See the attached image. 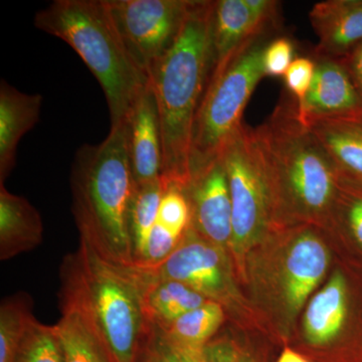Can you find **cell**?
I'll list each match as a JSON object with an SVG mask.
<instances>
[{"mask_svg": "<svg viewBox=\"0 0 362 362\" xmlns=\"http://www.w3.org/2000/svg\"><path fill=\"white\" fill-rule=\"evenodd\" d=\"M216 1L192 0L175 45L149 73L160 121L168 187L190 185V146L195 117L213 68L211 28Z\"/></svg>", "mask_w": 362, "mask_h": 362, "instance_id": "1", "label": "cell"}, {"mask_svg": "<svg viewBox=\"0 0 362 362\" xmlns=\"http://www.w3.org/2000/svg\"><path fill=\"white\" fill-rule=\"evenodd\" d=\"M71 188L80 240L111 265L132 269L135 257L129 211L136 182L128 152L127 123L111 128L100 144L78 150Z\"/></svg>", "mask_w": 362, "mask_h": 362, "instance_id": "2", "label": "cell"}, {"mask_svg": "<svg viewBox=\"0 0 362 362\" xmlns=\"http://www.w3.org/2000/svg\"><path fill=\"white\" fill-rule=\"evenodd\" d=\"M61 310L76 312L113 362H134L146 325L139 283L129 269L104 261L80 240L59 269Z\"/></svg>", "mask_w": 362, "mask_h": 362, "instance_id": "3", "label": "cell"}, {"mask_svg": "<svg viewBox=\"0 0 362 362\" xmlns=\"http://www.w3.org/2000/svg\"><path fill=\"white\" fill-rule=\"evenodd\" d=\"M37 30L64 40L101 86L111 128L127 122L149 78L126 49L105 0H56L35 16Z\"/></svg>", "mask_w": 362, "mask_h": 362, "instance_id": "4", "label": "cell"}, {"mask_svg": "<svg viewBox=\"0 0 362 362\" xmlns=\"http://www.w3.org/2000/svg\"><path fill=\"white\" fill-rule=\"evenodd\" d=\"M252 135L274 202L279 199L310 218L327 213L337 194L339 171L300 120L294 100L281 102Z\"/></svg>", "mask_w": 362, "mask_h": 362, "instance_id": "5", "label": "cell"}, {"mask_svg": "<svg viewBox=\"0 0 362 362\" xmlns=\"http://www.w3.org/2000/svg\"><path fill=\"white\" fill-rule=\"evenodd\" d=\"M265 33L245 47L225 70L211 78L195 117L189 170L195 176L221 159L230 138L243 125L242 116L264 73ZM190 180V182H192Z\"/></svg>", "mask_w": 362, "mask_h": 362, "instance_id": "6", "label": "cell"}, {"mask_svg": "<svg viewBox=\"0 0 362 362\" xmlns=\"http://www.w3.org/2000/svg\"><path fill=\"white\" fill-rule=\"evenodd\" d=\"M232 202L233 252L239 256L271 218L273 197L259 160L252 129L240 126L221 156Z\"/></svg>", "mask_w": 362, "mask_h": 362, "instance_id": "7", "label": "cell"}, {"mask_svg": "<svg viewBox=\"0 0 362 362\" xmlns=\"http://www.w3.org/2000/svg\"><path fill=\"white\" fill-rule=\"evenodd\" d=\"M190 1L105 0L126 49L148 77L154 66L175 45Z\"/></svg>", "mask_w": 362, "mask_h": 362, "instance_id": "8", "label": "cell"}, {"mask_svg": "<svg viewBox=\"0 0 362 362\" xmlns=\"http://www.w3.org/2000/svg\"><path fill=\"white\" fill-rule=\"evenodd\" d=\"M131 270L152 280L177 281L218 303L228 293V273L220 247L199 238L190 225L168 259L157 265L135 266Z\"/></svg>", "mask_w": 362, "mask_h": 362, "instance_id": "9", "label": "cell"}, {"mask_svg": "<svg viewBox=\"0 0 362 362\" xmlns=\"http://www.w3.org/2000/svg\"><path fill=\"white\" fill-rule=\"evenodd\" d=\"M195 232L214 246L232 243L233 214L230 188L223 160L218 159L195 176L185 190Z\"/></svg>", "mask_w": 362, "mask_h": 362, "instance_id": "10", "label": "cell"}, {"mask_svg": "<svg viewBox=\"0 0 362 362\" xmlns=\"http://www.w3.org/2000/svg\"><path fill=\"white\" fill-rule=\"evenodd\" d=\"M298 116L304 124L314 119L362 117L361 97L340 59L316 56L313 82Z\"/></svg>", "mask_w": 362, "mask_h": 362, "instance_id": "11", "label": "cell"}, {"mask_svg": "<svg viewBox=\"0 0 362 362\" xmlns=\"http://www.w3.org/2000/svg\"><path fill=\"white\" fill-rule=\"evenodd\" d=\"M134 362H258L251 352L228 333L214 335L199 345L183 344L166 337L146 320Z\"/></svg>", "mask_w": 362, "mask_h": 362, "instance_id": "12", "label": "cell"}, {"mask_svg": "<svg viewBox=\"0 0 362 362\" xmlns=\"http://www.w3.org/2000/svg\"><path fill=\"white\" fill-rule=\"evenodd\" d=\"M126 123L128 152L136 185L159 180L163 168V147L158 109L150 85L138 100Z\"/></svg>", "mask_w": 362, "mask_h": 362, "instance_id": "13", "label": "cell"}, {"mask_svg": "<svg viewBox=\"0 0 362 362\" xmlns=\"http://www.w3.org/2000/svg\"><path fill=\"white\" fill-rule=\"evenodd\" d=\"M309 18L319 40L317 57L342 59L362 42V0H327Z\"/></svg>", "mask_w": 362, "mask_h": 362, "instance_id": "14", "label": "cell"}, {"mask_svg": "<svg viewBox=\"0 0 362 362\" xmlns=\"http://www.w3.org/2000/svg\"><path fill=\"white\" fill-rule=\"evenodd\" d=\"M264 33L252 20L246 0L216 1L211 28L213 68L209 81L225 70L245 47Z\"/></svg>", "mask_w": 362, "mask_h": 362, "instance_id": "15", "label": "cell"}, {"mask_svg": "<svg viewBox=\"0 0 362 362\" xmlns=\"http://www.w3.org/2000/svg\"><path fill=\"white\" fill-rule=\"evenodd\" d=\"M328 267V252L315 233H301L293 243L285 263V296L292 312L299 311Z\"/></svg>", "mask_w": 362, "mask_h": 362, "instance_id": "16", "label": "cell"}, {"mask_svg": "<svg viewBox=\"0 0 362 362\" xmlns=\"http://www.w3.org/2000/svg\"><path fill=\"white\" fill-rule=\"evenodd\" d=\"M42 97L21 93L6 82L0 85V183L11 175L23 136L39 121Z\"/></svg>", "mask_w": 362, "mask_h": 362, "instance_id": "17", "label": "cell"}, {"mask_svg": "<svg viewBox=\"0 0 362 362\" xmlns=\"http://www.w3.org/2000/svg\"><path fill=\"white\" fill-rule=\"evenodd\" d=\"M42 239L44 225L37 209L0 183V259L32 251Z\"/></svg>", "mask_w": 362, "mask_h": 362, "instance_id": "18", "label": "cell"}, {"mask_svg": "<svg viewBox=\"0 0 362 362\" xmlns=\"http://www.w3.org/2000/svg\"><path fill=\"white\" fill-rule=\"evenodd\" d=\"M306 125L339 173L362 180V117L314 119Z\"/></svg>", "mask_w": 362, "mask_h": 362, "instance_id": "19", "label": "cell"}, {"mask_svg": "<svg viewBox=\"0 0 362 362\" xmlns=\"http://www.w3.org/2000/svg\"><path fill=\"white\" fill-rule=\"evenodd\" d=\"M129 270L139 283L145 318L156 325L173 322L209 301L201 293L177 281L152 280Z\"/></svg>", "mask_w": 362, "mask_h": 362, "instance_id": "20", "label": "cell"}, {"mask_svg": "<svg viewBox=\"0 0 362 362\" xmlns=\"http://www.w3.org/2000/svg\"><path fill=\"white\" fill-rule=\"evenodd\" d=\"M346 312V284L342 274L337 272L307 307L304 316L307 340L314 345L332 341L342 329Z\"/></svg>", "mask_w": 362, "mask_h": 362, "instance_id": "21", "label": "cell"}, {"mask_svg": "<svg viewBox=\"0 0 362 362\" xmlns=\"http://www.w3.org/2000/svg\"><path fill=\"white\" fill-rule=\"evenodd\" d=\"M54 325L65 362H113L104 346L82 317L70 310H61Z\"/></svg>", "mask_w": 362, "mask_h": 362, "instance_id": "22", "label": "cell"}, {"mask_svg": "<svg viewBox=\"0 0 362 362\" xmlns=\"http://www.w3.org/2000/svg\"><path fill=\"white\" fill-rule=\"evenodd\" d=\"M168 185L162 177L147 185H136L129 211V228L134 249L135 265L144 257L147 240L157 223L159 206Z\"/></svg>", "mask_w": 362, "mask_h": 362, "instance_id": "23", "label": "cell"}, {"mask_svg": "<svg viewBox=\"0 0 362 362\" xmlns=\"http://www.w3.org/2000/svg\"><path fill=\"white\" fill-rule=\"evenodd\" d=\"M223 319V305L209 300L173 322L157 326L170 339L183 344L199 345L209 341L218 333Z\"/></svg>", "mask_w": 362, "mask_h": 362, "instance_id": "24", "label": "cell"}, {"mask_svg": "<svg viewBox=\"0 0 362 362\" xmlns=\"http://www.w3.org/2000/svg\"><path fill=\"white\" fill-rule=\"evenodd\" d=\"M33 315V301L25 293L11 295L0 306V362H16L21 340Z\"/></svg>", "mask_w": 362, "mask_h": 362, "instance_id": "25", "label": "cell"}, {"mask_svg": "<svg viewBox=\"0 0 362 362\" xmlns=\"http://www.w3.org/2000/svg\"><path fill=\"white\" fill-rule=\"evenodd\" d=\"M16 362H65L54 325H44L33 318L21 340Z\"/></svg>", "mask_w": 362, "mask_h": 362, "instance_id": "26", "label": "cell"}, {"mask_svg": "<svg viewBox=\"0 0 362 362\" xmlns=\"http://www.w3.org/2000/svg\"><path fill=\"white\" fill-rule=\"evenodd\" d=\"M192 221L189 202L183 190L168 187L160 202L157 223L176 235H183Z\"/></svg>", "mask_w": 362, "mask_h": 362, "instance_id": "27", "label": "cell"}, {"mask_svg": "<svg viewBox=\"0 0 362 362\" xmlns=\"http://www.w3.org/2000/svg\"><path fill=\"white\" fill-rule=\"evenodd\" d=\"M315 71V61L309 58H297L286 71L284 78L288 90L296 103L298 114L303 110L305 100L310 90Z\"/></svg>", "mask_w": 362, "mask_h": 362, "instance_id": "28", "label": "cell"}, {"mask_svg": "<svg viewBox=\"0 0 362 362\" xmlns=\"http://www.w3.org/2000/svg\"><path fill=\"white\" fill-rule=\"evenodd\" d=\"M182 237L183 235H176L165 226L156 223L147 240L144 257L135 266H154L161 263L175 252Z\"/></svg>", "mask_w": 362, "mask_h": 362, "instance_id": "29", "label": "cell"}, {"mask_svg": "<svg viewBox=\"0 0 362 362\" xmlns=\"http://www.w3.org/2000/svg\"><path fill=\"white\" fill-rule=\"evenodd\" d=\"M295 47L288 37H278L267 45L263 54L266 77H283L294 58Z\"/></svg>", "mask_w": 362, "mask_h": 362, "instance_id": "30", "label": "cell"}, {"mask_svg": "<svg viewBox=\"0 0 362 362\" xmlns=\"http://www.w3.org/2000/svg\"><path fill=\"white\" fill-rule=\"evenodd\" d=\"M339 180L345 188L341 202L342 216L350 233L362 246V188L351 187L349 177L341 173Z\"/></svg>", "mask_w": 362, "mask_h": 362, "instance_id": "31", "label": "cell"}, {"mask_svg": "<svg viewBox=\"0 0 362 362\" xmlns=\"http://www.w3.org/2000/svg\"><path fill=\"white\" fill-rule=\"evenodd\" d=\"M247 8L257 26L265 32L278 16L279 2L273 0H246Z\"/></svg>", "mask_w": 362, "mask_h": 362, "instance_id": "32", "label": "cell"}, {"mask_svg": "<svg viewBox=\"0 0 362 362\" xmlns=\"http://www.w3.org/2000/svg\"><path fill=\"white\" fill-rule=\"evenodd\" d=\"M349 71L362 101V42L346 58L340 59Z\"/></svg>", "mask_w": 362, "mask_h": 362, "instance_id": "33", "label": "cell"}, {"mask_svg": "<svg viewBox=\"0 0 362 362\" xmlns=\"http://www.w3.org/2000/svg\"><path fill=\"white\" fill-rule=\"evenodd\" d=\"M278 362H309L304 358L303 356H300L299 354L295 352L294 350L286 349L283 354H281L280 358Z\"/></svg>", "mask_w": 362, "mask_h": 362, "instance_id": "34", "label": "cell"}]
</instances>
